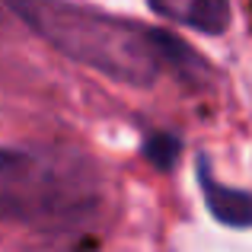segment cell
I'll return each instance as SVG.
<instances>
[{"label":"cell","mask_w":252,"mask_h":252,"mask_svg":"<svg viewBox=\"0 0 252 252\" xmlns=\"http://www.w3.org/2000/svg\"><path fill=\"white\" fill-rule=\"evenodd\" d=\"M83 182L48 154L0 150V220H45L83 201Z\"/></svg>","instance_id":"7a4b0ae2"},{"label":"cell","mask_w":252,"mask_h":252,"mask_svg":"<svg viewBox=\"0 0 252 252\" xmlns=\"http://www.w3.org/2000/svg\"><path fill=\"white\" fill-rule=\"evenodd\" d=\"M160 16L176 19L208 35H220L230 26V3L227 0H150Z\"/></svg>","instance_id":"277c9868"},{"label":"cell","mask_w":252,"mask_h":252,"mask_svg":"<svg viewBox=\"0 0 252 252\" xmlns=\"http://www.w3.org/2000/svg\"><path fill=\"white\" fill-rule=\"evenodd\" d=\"M198 179H201V191L204 201H208V211L227 227H252V191L243 189H230V185H220L214 176H211V163L198 160Z\"/></svg>","instance_id":"3957f363"},{"label":"cell","mask_w":252,"mask_h":252,"mask_svg":"<svg viewBox=\"0 0 252 252\" xmlns=\"http://www.w3.org/2000/svg\"><path fill=\"white\" fill-rule=\"evenodd\" d=\"M182 154V144H179L176 134H166V131H157L144 141V157L154 163L157 169H172Z\"/></svg>","instance_id":"5b68a950"},{"label":"cell","mask_w":252,"mask_h":252,"mask_svg":"<svg viewBox=\"0 0 252 252\" xmlns=\"http://www.w3.org/2000/svg\"><path fill=\"white\" fill-rule=\"evenodd\" d=\"M19 19L67 58L131 86H150L166 70V32L83 10L67 0H3Z\"/></svg>","instance_id":"6da1fadb"}]
</instances>
